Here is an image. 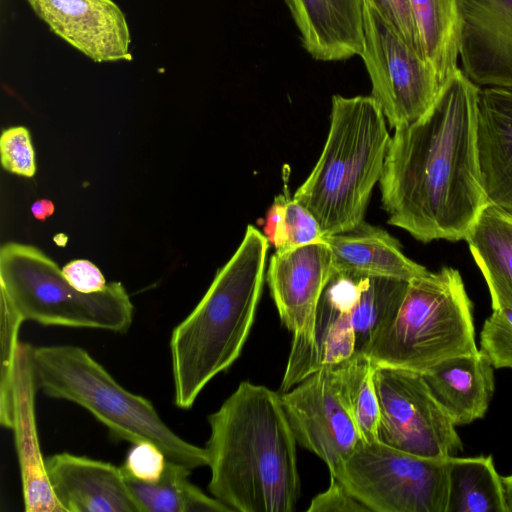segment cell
<instances>
[{
  "instance_id": "obj_1",
  "label": "cell",
  "mask_w": 512,
  "mask_h": 512,
  "mask_svg": "<svg viewBox=\"0 0 512 512\" xmlns=\"http://www.w3.org/2000/svg\"><path fill=\"white\" fill-rule=\"evenodd\" d=\"M479 90L458 67L430 110L391 136L382 205L390 225L423 243L464 239L487 204L477 152Z\"/></svg>"
},
{
  "instance_id": "obj_2",
  "label": "cell",
  "mask_w": 512,
  "mask_h": 512,
  "mask_svg": "<svg viewBox=\"0 0 512 512\" xmlns=\"http://www.w3.org/2000/svg\"><path fill=\"white\" fill-rule=\"evenodd\" d=\"M208 422L210 493L232 511H293L300 495L297 441L281 394L241 382Z\"/></svg>"
},
{
  "instance_id": "obj_3",
  "label": "cell",
  "mask_w": 512,
  "mask_h": 512,
  "mask_svg": "<svg viewBox=\"0 0 512 512\" xmlns=\"http://www.w3.org/2000/svg\"><path fill=\"white\" fill-rule=\"evenodd\" d=\"M269 242L248 225L208 290L172 331L174 403L190 409L203 388L240 356L261 297Z\"/></svg>"
},
{
  "instance_id": "obj_4",
  "label": "cell",
  "mask_w": 512,
  "mask_h": 512,
  "mask_svg": "<svg viewBox=\"0 0 512 512\" xmlns=\"http://www.w3.org/2000/svg\"><path fill=\"white\" fill-rule=\"evenodd\" d=\"M390 140L387 120L372 96L332 97L325 145L293 196L315 216L324 236L364 221Z\"/></svg>"
},
{
  "instance_id": "obj_5",
  "label": "cell",
  "mask_w": 512,
  "mask_h": 512,
  "mask_svg": "<svg viewBox=\"0 0 512 512\" xmlns=\"http://www.w3.org/2000/svg\"><path fill=\"white\" fill-rule=\"evenodd\" d=\"M31 361L36 389L81 406L115 439L132 444L151 442L168 460L190 470L208 466L205 448L179 437L148 399L123 388L85 349L75 345L33 347Z\"/></svg>"
},
{
  "instance_id": "obj_6",
  "label": "cell",
  "mask_w": 512,
  "mask_h": 512,
  "mask_svg": "<svg viewBox=\"0 0 512 512\" xmlns=\"http://www.w3.org/2000/svg\"><path fill=\"white\" fill-rule=\"evenodd\" d=\"M473 303L458 270L408 282L393 320L365 352L377 367L424 373L443 360L476 353Z\"/></svg>"
},
{
  "instance_id": "obj_7",
  "label": "cell",
  "mask_w": 512,
  "mask_h": 512,
  "mask_svg": "<svg viewBox=\"0 0 512 512\" xmlns=\"http://www.w3.org/2000/svg\"><path fill=\"white\" fill-rule=\"evenodd\" d=\"M0 294L24 321L42 325L126 333L133 321L134 306L121 282L107 283L100 292L82 293L51 257L29 244L1 246Z\"/></svg>"
},
{
  "instance_id": "obj_8",
  "label": "cell",
  "mask_w": 512,
  "mask_h": 512,
  "mask_svg": "<svg viewBox=\"0 0 512 512\" xmlns=\"http://www.w3.org/2000/svg\"><path fill=\"white\" fill-rule=\"evenodd\" d=\"M448 458L361 441L331 477L373 512H446Z\"/></svg>"
},
{
  "instance_id": "obj_9",
  "label": "cell",
  "mask_w": 512,
  "mask_h": 512,
  "mask_svg": "<svg viewBox=\"0 0 512 512\" xmlns=\"http://www.w3.org/2000/svg\"><path fill=\"white\" fill-rule=\"evenodd\" d=\"M360 56L372 84L371 96L393 129L424 116L444 85L425 58L411 48L366 0Z\"/></svg>"
},
{
  "instance_id": "obj_10",
  "label": "cell",
  "mask_w": 512,
  "mask_h": 512,
  "mask_svg": "<svg viewBox=\"0 0 512 512\" xmlns=\"http://www.w3.org/2000/svg\"><path fill=\"white\" fill-rule=\"evenodd\" d=\"M378 441L426 458L447 459L463 450L462 440L423 375L377 367Z\"/></svg>"
},
{
  "instance_id": "obj_11",
  "label": "cell",
  "mask_w": 512,
  "mask_h": 512,
  "mask_svg": "<svg viewBox=\"0 0 512 512\" xmlns=\"http://www.w3.org/2000/svg\"><path fill=\"white\" fill-rule=\"evenodd\" d=\"M280 394L296 441L334 475L362 441L336 365L321 368Z\"/></svg>"
},
{
  "instance_id": "obj_12",
  "label": "cell",
  "mask_w": 512,
  "mask_h": 512,
  "mask_svg": "<svg viewBox=\"0 0 512 512\" xmlns=\"http://www.w3.org/2000/svg\"><path fill=\"white\" fill-rule=\"evenodd\" d=\"M333 274L325 241L271 256L267 282L280 319L293 334L287 365L312 347L318 304Z\"/></svg>"
},
{
  "instance_id": "obj_13",
  "label": "cell",
  "mask_w": 512,
  "mask_h": 512,
  "mask_svg": "<svg viewBox=\"0 0 512 512\" xmlns=\"http://www.w3.org/2000/svg\"><path fill=\"white\" fill-rule=\"evenodd\" d=\"M459 58L476 85L512 88V0H459Z\"/></svg>"
},
{
  "instance_id": "obj_14",
  "label": "cell",
  "mask_w": 512,
  "mask_h": 512,
  "mask_svg": "<svg viewBox=\"0 0 512 512\" xmlns=\"http://www.w3.org/2000/svg\"><path fill=\"white\" fill-rule=\"evenodd\" d=\"M50 29L97 62L128 60L126 19L112 0H28Z\"/></svg>"
},
{
  "instance_id": "obj_15",
  "label": "cell",
  "mask_w": 512,
  "mask_h": 512,
  "mask_svg": "<svg viewBox=\"0 0 512 512\" xmlns=\"http://www.w3.org/2000/svg\"><path fill=\"white\" fill-rule=\"evenodd\" d=\"M45 467L65 512H141L121 467L67 452L46 458Z\"/></svg>"
},
{
  "instance_id": "obj_16",
  "label": "cell",
  "mask_w": 512,
  "mask_h": 512,
  "mask_svg": "<svg viewBox=\"0 0 512 512\" xmlns=\"http://www.w3.org/2000/svg\"><path fill=\"white\" fill-rule=\"evenodd\" d=\"M32 346L19 343L14 371V439L26 512H65L52 490L37 435Z\"/></svg>"
},
{
  "instance_id": "obj_17",
  "label": "cell",
  "mask_w": 512,
  "mask_h": 512,
  "mask_svg": "<svg viewBox=\"0 0 512 512\" xmlns=\"http://www.w3.org/2000/svg\"><path fill=\"white\" fill-rule=\"evenodd\" d=\"M477 152L487 203L512 214V88H480Z\"/></svg>"
},
{
  "instance_id": "obj_18",
  "label": "cell",
  "mask_w": 512,
  "mask_h": 512,
  "mask_svg": "<svg viewBox=\"0 0 512 512\" xmlns=\"http://www.w3.org/2000/svg\"><path fill=\"white\" fill-rule=\"evenodd\" d=\"M306 51L337 61L361 55L364 0H284Z\"/></svg>"
},
{
  "instance_id": "obj_19",
  "label": "cell",
  "mask_w": 512,
  "mask_h": 512,
  "mask_svg": "<svg viewBox=\"0 0 512 512\" xmlns=\"http://www.w3.org/2000/svg\"><path fill=\"white\" fill-rule=\"evenodd\" d=\"M324 241L332 254L334 273L407 282L429 273L408 258L386 230L365 221L349 231L325 236Z\"/></svg>"
},
{
  "instance_id": "obj_20",
  "label": "cell",
  "mask_w": 512,
  "mask_h": 512,
  "mask_svg": "<svg viewBox=\"0 0 512 512\" xmlns=\"http://www.w3.org/2000/svg\"><path fill=\"white\" fill-rule=\"evenodd\" d=\"M421 374L456 427L485 416L495 377L494 367L480 350L443 360Z\"/></svg>"
},
{
  "instance_id": "obj_21",
  "label": "cell",
  "mask_w": 512,
  "mask_h": 512,
  "mask_svg": "<svg viewBox=\"0 0 512 512\" xmlns=\"http://www.w3.org/2000/svg\"><path fill=\"white\" fill-rule=\"evenodd\" d=\"M464 240L486 281L492 309H512V214L487 203Z\"/></svg>"
},
{
  "instance_id": "obj_22",
  "label": "cell",
  "mask_w": 512,
  "mask_h": 512,
  "mask_svg": "<svg viewBox=\"0 0 512 512\" xmlns=\"http://www.w3.org/2000/svg\"><path fill=\"white\" fill-rule=\"evenodd\" d=\"M122 471L141 512H232L189 481L190 469L168 459L155 482L140 481Z\"/></svg>"
},
{
  "instance_id": "obj_23",
  "label": "cell",
  "mask_w": 512,
  "mask_h": 512,
  "mask_svg": "<svg viewBox=\"0 0 512 512\" xmlns=\"http://www.w3.org/2000/svg\"><path fill=\"white\" fill-rule=\"evenodd\" d=\"M422 51L442 83L457 70L460 39L459 0H409Z\"/></svg>"
},
{
  "instance_id": "obj_24",
  "label": "cell",
  "mask_w": 512,
  "mask_h": 512,
  "mask_svg": "<svg viewBox=\"0 0 512 512\" xmlns=\"http://www.w3.org/2000/svg\"><path fill=\"white\" fill-rule=\"evenodd\" d=\"M446 512H507L502 477L491 455L448 458Z\"/></svg>"
},
{
  "instance_id": "obj_25",
  "label": "cell",
  "mask_w": 512,
  "mask_h": 512,
  "mask_svg": "<svg viewBox=\"0 0 512 512\" xmlns=\"http://www.w3.org/2000/svg\"><path fill=\"white\" fill-rule=\"evenodd\" d=\"M408 282L381 277H361L358 292L349 306L357 355H365L375 337L395 317Z\"/></svg>"
},
{
  "instance_id": "obj_26",
  "label": "cell",
  "mask_w": 512,
  "mask_h": 512,
  "mask_svg": "<svg viewBox=\"0 0 512 512\" xmlns=\"http://www.w3.org/2000/svg\"><path fill=\"white\" fill-rule=\"evenodd\" d=\"M336 367L362 441H378L379 406L373 379L375 365L367 356L355 355Z\"/></svg>"
},
{
  "instance_id": "obj_27",
  "label": "cell",
  "mask_w": 512,
  "mask_h": 512,
  "mask_svg": "<svg viewBox=\"0 0 512 512\" xmlns=\"http://www.w3.org/2000/svg\"><path fill=\"white\" fill-rule=\"evenodd\" d=\"M264 233L275 253L324 242V233L315 216L287 194L279 195L267 211Z\"/></svg>"
},
{
  "instance_id": "obj_28",
  "label": "cell",
  "mask_w": 512,
  "mask_h": 512,
  "mask_svg": "<svg viewBox=\"0 0 512 512\" xmlns=\"http://www.w3.org/2000/svg\"><path fill=\"white\" fill-rule=\"evenodd\" d=\"M0 331V423L12 429L14 421V371L17 356L18 333L24 319L1 294Z\"/></svg>"
},
{
  "instance_id": "obj_29",
  "label": "cell",
  "mask_w": 512,
  "mask_h": 512,
  "mask_svg": "<svg viewBox=\"0 0 512 512\" xmlns=\"http://www.w3.org/2000/svg\"><path fill=\"white\" fill-rule=\"evenodd\" d=\"M494 369L512 370V309L493 310L480 333V349Z\"/></svg>"
},
{
  "instance_id": "obj_30",
  "label": "cell",
  "mask_w": 512,
  "mask_h": 512,
  "mask_svg": "<svg viewBox=\"0 0 512 512\" xmlns=\"http://www.w3.org/2000/svg\"><path fill=\"white\" fill-rule=\"evenodd\" d=\"M2 167L9 173L32 178L36 173L35 151L24 126L4 129L0 137Z\"/></svg>"
},
{
  "instance_id": "obj_31",
  "label": "cell",
  "mask_w": 512,
  "mask_h": 512,
  "mask_svg": "<svg viewBox=\"0 0 512 512\" xmlns=\"http://www.w3.org/2000/svg\"><path fill=\"white\" fill-rule=\"evenodd\" d=\"M391 28L422 57L418 29L409 0H366ZM426 60V59H425Z\"/></svg>"
},
{
  "instance_id": "obj_32",
  "label": "cell",
  "mask_w": 512,
  "mask_h": 512,
  "mask_svg": "<svg viewBox=\"0 0 512 512\" xmlns=\"http://www.w3.org/2000/svg\"><path fill=\"white\" fill-rule=\"evenodd\" d=\"M166 461L165 454L156 445L139 442L129 450L122 469L140 481L155 482L161 477Z\"/></svg>"
},
{
  "instance_id": "obj_33",
  "label": "cell",
  "mask_w": 512,
  "mask_h": 512,
  "mask_svg": "<svg viewBox=\"0 0 512 512\" xmlns=\"http://www.w3.org/2000/svg\"><path fill=\"white\" fill-rule=\"evenodd\" d=\"M308 512H358L370 511L358 501L338 480L331 477V483L327 490L316 495Z\"/></svg>"
},
{
  "instance_id": "obj_34",
  "label": "cell",
  "mask_w": 512,
  "mask_h": 512,
  "mask_svg": "<svg viewBox=\"0 0 512 512\" xmlns=\"http://www.w3.org/2000/svg\"><path fill=\"white\" fill-rule=\"evenodd\" d=\"M62 273L65 279L82 293H96L104 290L106 280L99 268L86 259H75L68 262Z\"/></svg>"
},
{
  "instance_id": "obj_35",
  "label": "cell",
  "mask_w": 512,
  "mask_h": 512,
  "mask_svg": "<svg viewBox=\"0 0 512 512\" xmlns=\"http://www.w3.org/2000/svg\"><path fill=\"white\" fill-rule=\"evenodd\" d=\"M55 211L54 203L49 199H39L31 206V212L35 219L45 221Z\"/></svg>"
},
{
  "instance_id": "obj_36",
  "label": "cell",
  "mask_w": 512,
  "mask_h": 512,
  "mask_svg": "<svg viewBox=\"0 0 512 512\" xmlns=\"http://www.w3.org/2000/svg\"><path fill=\"white\" fill-rule=\"evenodd\" d=\"M507 512H512V473L502 477Z\"/></svg>"
}]
</instances>
